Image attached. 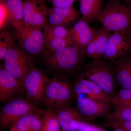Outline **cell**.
I'll list each match as a JSON object with an SVG mask.
<instances>
[{"instance_id":"1","label":"cell","mask_w":131,"mask_h":131,"mask_svg":"<svg viewBox=\"0 0 131 131\" xmlns=\"http://www.w3.org/2000/svg\"><path fill=\"white\" fill-rule=\"evenodd\" d=\"M42 57L49 68L66 77L77 71L81 72L86 64L84 51L73 45L56 50L47 49Z\"/></svg>"},{"instance_id":"2","label":"cell","mask_w":131,"mask_h":131,"mask_svg":"<svg viewBox=\"0 0 131 131\" xmlns=\"http://www.w3.org/2000/svg\"><path fill=\"white\" fill-rule=\"evenodd\" d=\"M78 77L95 83L112 100L117 92L114 69L110 61L103 58L92 59L86 63Z\"/></svg>"},{"instance_id":"3","label":"cell","mask_w":131,"mask_h":131,"mask_svg":"<svg viewBox=\"0 0 131 131\" xmlns=\"http://www.w3.org/2000/svg\"><path fill=\"white\" fill-rule=\"evenodd\" d=\"M98 21L110 32L131 30L128 6L121 0H108Z\"/></svg>"},{"instance_id":"4","label":"cell","mask_w":131,"mask_h":131,"mask_svg":"<svg viewBox=\"0 0 131 131\" xmlns=\"http://www.w3.org/2000/svg\"><path fill=\"white\" fill-rule=\"evenodd\" d=\"M75 97L73 84L64 76L50 79L47 84L42 103L52 110L70 105Z\"/></svg>"},{"instance_id":"5","label":"cell","mask_w":131,"mask_h":131,"mask_svg":"<svg viewBox=\"0 0 131 131\" xmlns=\"http://www.w3.org/2000/svg\"><path fill=\"white\" fill-rule=\"evenodd\" d=\"M12 26L20 47L31 56L43 54L47 49L42 29L26 25L23 22L14 23Z\"/></svg>"},{"instance_id":"6","label":"cell","mask_w":131,"mask_h":131,"mask_svg":"<svg viewBox=\"0 0 131 131\" xmlns=\"http://www.w3.org/2000/svg\"><path fill=\"white\" fill-rule=\"evenodd\" d=\"M45 110L37 106L28 99L19 97L9 101L2 108L0 113L1 127H11L14 122L26 115L32 113L43 114Z\"/></svg>"},{"instance_id":"7","label":"cell","mask_w":131,"mask_h":131,"mask_svg":"<svg viewBox=\"0 0 131 131\" xmlns=\"http://www.w3.org/2000/svg\"><path fill=\"white\" fill-rule=\"evenodd\" d=\"M31 57L15 45L5 55L2 67L22 85L26 76L34 67Z\"/></svg>"},{"instance_id":"8","label":"cell","mask_w":131,"mask_h":131,"mask_svg":"<svg viewBox=\"0 0 131 131\" xmlns=\"http://www.w3.org/2000/svg\"><path fill=\"white\" fill-rule=\"evenodd\" d=\"M50 80L45 73L35 67L31 69L22 84L27 99L33 102H42Z\"/></svg>"},{"instance_id":"9","label":"cell","mask_w":131,"mask_h":131,"mask_svg":"<svg viewBox=\"0 0 131 131\" xmlns=\"http://www.w3.org/2000/svg\"><path fill=\"white\" fill-rule=\"evenodd\" d=\"M131 50V30L116 31L109 37L102 58L113 61L129 53Z\"/></svg>"},{"instance_id":"10","label":"cell","mask_w":131,"mask_h":131,"mask_svg":"<svg viewBox=\"0 0 131 131\" xmlns=\"http://www.w3.org/2000/svg\"><path fill=\"white\" fill-rule=\"evenodd\" d=\"M47 10L45 0H24L23 23L29 26L43 29L47 21Z\"/></svg>"},{"instance_id":"11","label":"cell","mask_w":131,"mask_h":131,"mask_svg":"<svg viewBox=\"0 0 131 131\" xmlns=\"http://www.w3.org/2000/svg\"><path fill=\"white\" fill-rule=\"evenodd\" d=\"M77 109L88 122L93 123L94 119L106 117L110 113L112 106L101 103L89 97H77Z\"/></svg>"},{"instance_id":"12","label":"cell","mask_w":131,"mask_h":131,"mask_svg":"<svg viewBox=\"0 0 131 131\" xmlns=\"http://www.w3.org/2000/svg\"><path fill=\"white\" fill-rule=\"evenodd\" d=\"M24 87L13 75L3 67L0 70V101L2 103L19 98Z\"/></svg>"},{"instance_id":"13","label":"cell","mask_w":131,"mask_h":131,"mask_svg":"<svg viewBox=\"0 0 131 131\" xmlns=\"http://www.w3.org/2000/svg\"><path fill=\"white\" fill-rule=\"evenodd\" d=\"M75 97L81 94L87 95V97L101 102L112 105V100L100 87L89 80L78 77L73 84Z\"/></svg>"},{"instance_id":"14","label":"cell","mask_w":131,"mask_h":131,"mask_svg":"<svg viewBox=\"0 0 131 131\" xmlns=\"http://www.w3.org/2000/svg\"><path fill=\"white\" fill-rule=\"evenodd\" d=\"M69 32L70 39L73 45L84 51L94 37L96 29L91 28L89 24L81 18L69 29Z\"/></svg>"},{"instance_id":"15","label":"cell","mask_w":131,"mask_h":131,"mask_svg":"<svg viewBox=\"0 0 131 131\" xmlns=\"http://www.w3.org/2000/svg\"><path fill=\"white\" fill-rule=\"evenodd\" d=\"M52 110L56 115L62 131H74L79 127L80 122H88L77 109L70 105Z\"/></svg>"},{"instance_id":"16","label":"cell","mask_w":131,"mask_h":131,"mask_svg":"<svg viewBox=\"0 0 131 131\" xmlns=\"http://www.w3.org/2000/svg\"><path fill=\"white\" fill-rule=\"evenodd\" d=\"M110 61L113 66L117 88L120 89L131 88V56L129 52Z\"/></svg>"},{"instance_id":"17","label":"cell","mask_w":131,"mask_h":131,"mask_svg":"<svg viewBox=\"0 0 131 131\" xmlns=\"http://www.w3.org/2000/svg\"><path fill=\"white\" fill-rule=\"evenodd\" d=\"M47 20L49 25H62L70 24L78 19L80 14L74 6L48 8Z\"/></svg>"},{"instance_id":"18","label":"cell","mask_w":131,"mask_h":131,"mask_svg":"<svg viewBox=\"0 0 131 131\" xmlns=\"http://www.w3.org/2000/svg\"><path fill=\"white\" fill-rule=\"evenodd\" d=\"M112 34L103 27L96 29L94 37L84 50L86 57L92 59L102 58Z\"/></svg>"},{"instance_id":"19","label":"cell","mask_w":131,"mask_h":131,"mask_svg":"<svg viewBox=\"0 0 131 131\" xmlns=\"http://www.w3.org/2000/svg\"><path fill=\"white\" fill-rule=\"evenodd\" d=\"M81 19L88 24L96 20L104 7L105 0H79Z\"/></svg>"},{"instance_id":"20","label":"cell","mask_w":131,"mask_h":131,"mask_svg":"<svg viewBox=\"0 0 131 131\" xmlns=\"http://www.w3.org/2000/svg\"><path fill=\"white\" fill-rule=\"evenodd\" d=\"M6 12V27L16 22H23L24 1L0 0Z\"/></svg>"},{"instance_id":"21","label":"cell","mask_w":131,"mask_h":131,"mask_svg":"<svg viewBox=\"0 0 131 131\" xmlns=\"http://www.w3.org/2000/svg\"><path fill=\"white\" fill-rule=\"evenodd\" d=\"M41 114L32 113L24 115L14 122L11 127L19 131H39L42 123Z\"/></svg>"},{"instance_id":"22","label":"cell","mask_w":131,"mask_h":131,"mask_svg":"<svg viewBox=\"0 0 131 131\" xmlns=\"http://www.w3.org/2000/svg\"><path fill=\"white\" fill-rule=\"evenodd\" d=\"M16 40L15 32L3 29L0 33V60L3 61L7 52L14 46Z\"/></svg>"},{"instance_id":"23","label":"cell","mask_w":131,"mask_h":131,"mask_svg":"<svg viewBox=\"0 0 131 131\" xmlns=\"http://www.w3.org/2000/svg\"><path fill=\"white\" fill-rule=\"evenodd\" d=\"M39 131H60L61 126L54 111L48 108L43 114Z\"/></svg>"},{"instance_id":"24","label":"cell","mask_w":131,"mask_h":131,"mask_svg":"<svg viewBox=\"0 0 131 131\" xmlns=\"http://www.w3.org/2000/svg\"><path fill=\"white\" fill-rule=\"evenodd\" d=\"M43 29L45 37L70 40L69 30L63 26L52 25L46 24Z\"/></svg>"},{"instance_id":"25","label":"cell","mask_w":131,"mask_h":131,"mask_svg":"<svg viewBox=\"0 0 131 131\" xmlns=\"http://www.w3.org/2000/svg\"><path fill=\"white\" fill-rule=\"evenodd\" d=\"M106 120L131 121V107L115 108V110L106 117Z\"/></svg>"},{"instance_id":"26","label":"cell","mask_w":131,"mask_h":131,"mask_svg":"<svg viewBox=\"0 0 131 131\" xmlns=\"http://www.w3.org/2000/svg\"><path fill=\"white\" fill-rule=\"evenodd\" d=\"M44 40L46 47L47 49L51 50H56L73 45L71 40L69 39H55L44 37Z\"/></svg>"},{"instance_id":"27","label":"cell","mask_w":131,"mask_h":131,"mask_svg":"<svg viewBox=\"0 0 131 131\" xmlns=\"http://www.w3.org/2000/svg\"><path fill=\"white\" fill-rule=\"evenodd\" d=\"M131 101V88L122 89L117 91L112 99L113 105L116 108L123 103Z\"/></svg>"},{"instance_id":"28","label":"cell","mask_w":131,"mask_h":131,"mask_svg":"<svg viewBox=\"0 0 131 131\" xmlns=\"http://www.w3.org/2000/svg\"><path fill=\"white\" fill-rule=\"evenodd\" d=\"M104 126L113 129H119L125 131H131V121H129L106 120Z\"/></svg>"},{"instance_id":"29","label":"cell","mask_w":131,"mask_h":131,"mask_svg":"<svg viewBox=\"0 0 131 131\" xmlns=\"http://www.w3.org/2000/svg\"><path fill=\"white\" fill-rule=\"evenodd\" d=\"M74 131H107L96 125L92 122L82 121L79 123V127Z\"/></svg>"},{"instance_id":"30","label":"cell","mask_w":131,"mask_h":131,"mask_svg":"<svg viewBox=\"0 0 131 131\" xmlns=\"http://www.w3.org/2000/svg\"><path fill=\"white\" fill-rule=\"evenodd\" d=\"M51 3L53 6L59 7H66L73 6L76 0H46Z\"/></svg>"},{"instance_id":"31","label":"cell","mask_w":131,"mask_h":131,"mask_svg":"<svg viewBox=\"0 0 131 131\" xmlns=\"http://www.w3.org/2000/svg\"><path fill=\"white\" fill-rule=\"evenodd\" d=\"M131 107V101H129L123 103L122 105H120L117 108H118L120 107Z\"/></svg>"},{"instance_id":"32","label":"cell","mask_w":131,"mask_h":131,"mask_svg":"<svg viewBox=\"0 0 131 131\" xmlns=\"http://www.w3.org/2000/svg\"><path fill=\"white\" fill-rule=\"evenodd\" d=\"M128 8H129V14H130V24L131 26V5H127Z\"/></svg>"},{"instance_id":"33","label":"cell","mask_w":131,"mask_h":131,"mask_svg":"<svg viewBox=\"0 0 131 131\" xmlns=\"http://www.w3.org/2000/svg\"><path fill=\"white\" fill-rule=\"evenodd\" d=\"M127 5H131V0H123Z\"/></svg>"},{"instance_id":"34","label":"cell","mask_w":131,"mask_h":131,"mask_svg":"<svg viewBox=\"0 0 131 131\" xmlns=\"http://www.w3.org/2000/svg\"><path fill=\"white\" fill-rule=\"evenodd\" d=\"M8 131H19L13 127H10V130Z\"/></svg>"},{"instance_id":"35","label":"cell","mask_w":131,"mask_h":131,"mask_svg":"<svg viewBox=\"0 0 131 131\" xmlns=\"http://www.w3.org/2000/svg\"><path fill=\"white\" fill-rule=\"evenodd\" d=\"M112 131H125L119 129H113Z\"/></svg>"}]
</instances>
